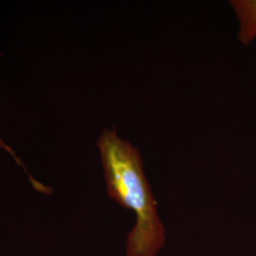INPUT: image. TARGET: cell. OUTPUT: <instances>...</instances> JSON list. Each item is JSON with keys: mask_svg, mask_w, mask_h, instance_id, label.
<instances>
[{"mask_svg": "<svg viewBox=\"0 0 256 256\" xmlns=\"http://www.w3.org/2000/svg\"><path fill=\"white\" fill-rule=\"evenodd\" d=\"M230 5L234 10L240 23L238 40L248 45L256 38V0H232Z\"/></svg>", "mask_w": 256, "mask_h": 256, "instance_id": "7a4b0ae2", "label": "cell"}, {"mask_svg": "<svg viewBox=\"0 0 256 256\" xmlns=\"http://www.w3.org/2000/svg\"><path fill=\"white\" fill-rule=\"evenodd\" d=\"M97 146L108 196L136 214V224L128 234L126 256H156L164 245V227L138 149L120 137L116 128L104 129Z\"/></svg>", "mask_w": 256, "mask_h": 256, "instance_id": "6da1fadb", "label": "cell"}, {"mask_svg": "<svg viewBox=\"0 0 256 256\" xmlns=\"http://www.w3.org/2000/svg\"><path fill=\"white\" fill-rule=\"evenodd\" d=\"M0 148H2V149H4V150H6L7 152H9L10 154L12 155V158H14L16 160L18 164L20 165L21 167H23V169L25 170V172H26V173L28 174V172L27 169H26V167L24 166V164H22V162H21V160H19L18 158L16 156V153H14V151L10 149V147L8 146H7V144L4 142V140L1 138V137H0ZM28 176H30V180L32 185H36V184L37 183L36 180H34V178L30 176V174Z\"/></svg>", "mask_w": 256, "mask_h": 256, "instance_id": "3957f363", "label": "cell"}]
</instances>
